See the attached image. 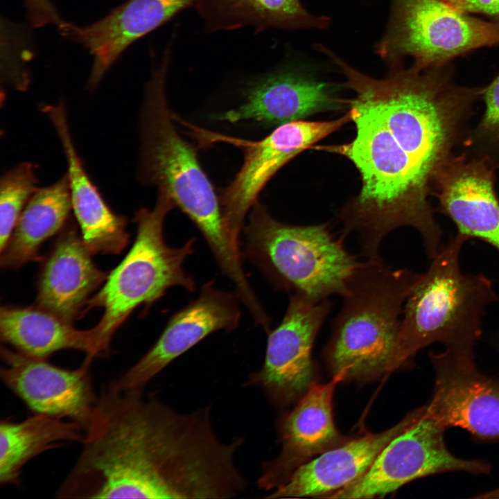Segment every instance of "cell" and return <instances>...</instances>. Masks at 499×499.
Returning <instances> with one entry per match:
<instances>
[{
    "label": "cell",
    "mask_w": 499,
    "mask_h": 499,
    "mask_svg": "<svg viewBox=\"0 0 499 499\" xmlns=\"http://www.w3.org/2000/svg\"><path fill=\"white\" fill-rule=\"evenodd\" d=\"M60 498L224 499L236 493L241 446L222 441L210 405L179 412L143 389H101Z\"/></svg>",
    "instance_id": "1"
},
{
    "label": "cell",
    "mask_w": 499,
    "mask_h": 499,
    "mask_svg": "<svg viewBox=\"0 0 499 499\" xmlns=\"http://www.w3.org/2000/svg\"><path fill=\"white\" fill-rule=\"evenodd\" d=\"M356 134L349 143L313 147L342 155L358 170L360 191L342 207V238L356 233L362 254L376 259L385 236L403 227L420 235L428 257L442 247L441 230L428 200L432 177L396 141L378 117L350 104Z\"/></svg>",
    "instance_id": "2"
},
{
    "label": "cell",
    "mask_w": 499,
    "mask_h": 499,
    "mask_svg": "<svg viewBox=\"0 0 499 499\" xmlns=\"http://www.w3.org/2000/svg\"><path fill=\"white\" fill-rule=\"evenodd\" d=\"M421 274L380 258L360 262L324 349L333 376L366 382L392 372L404 304Z\"/></svg>",
    "instance_id": "3"
},
{
    "label": "cell",
    "mask_w": 499,
    "mask_h": 499,
    "mask_svg": "<svg viewBox=\"0 0 499 499\" xmlns=\"http://www.w3.org/2000/svg\"><path fill=\"white\" fill-rule=\"evenodd\" d=\"M168 55L147 82L141 112L139 177L165 191L194 223L217 263L238 261L239 246L225 225L219 198L193 146L178 133L166 94Z\"/></svg>",
    "instance_id": "4"
},
{
    "label": "cell",
    "mask_w": 499,
    "mask_h": 499,
    "mask_svg": "<svg viewBox=\"0 0 499 499\" xmlns=\"http://www.w3.org/2000/svg\"><path fill=\"white\" fill-rule=\"evenodd\" d=\"M466 240L457 234L442 245L408 295L392 371L436 342L445 350L474 353L485 310L498 297L487 277L462 271Z\"/></svg>",
    "instance_id": "5"
},
{
    "label": "cell",
    "mask_w": 499,
    "mask_h": 499,
    "mask_svg": "<svg viewBox=\"0 0 499 499\" xmlns=\"http://www.w3.org/2000/svg\"><path fill=\"white\" fill-rule=\"evenodd\" d=\"M243 259L277 290L319 302L343 297L360 261L335 238L327 224L290 225L256 202L242 231Z\"/></svg>",
    "instance_id": "6"
},
{
    "label": "cell",
    "mask_w": 499,
    "mask_h": 499,
    "mask_svg": "<svg viewBox=\"0 0 499 499\" xmlns=\"http://www.w3.org/2000/svg\"><path fill=\"white\" fill-rule=\"evenodd\" d=\"M175 206L165 191L158 190L155 207L136 212L132 247L89 299L85 312L96 307L103 309L99 322L91 329L100 356L110 351L114 334L137 307L149 308L173 287L195 290L196 282L184 263L194 252L196 238L171 247L164 236L166 217Z\"/></svg>",
    "instance_id": "7"
},
{
    "label": "cell",
    "mask_w": 499,
    "mask_h": 499,
    "mask_svg": "<svg viewBox=\"0 0 499 499\" xmlns=\"http://www.w3.org/2000/svg\"><path fill=\"white\" fill-rule=\"evenodd\" d=\"M390 3L386 29L375 45L389 69L402 67L408 57L425 68L499 44V22L471 17L442 0H390Z\"/></svg>",
    "instance_id": "8"
},
{
    "label": "cell",
    "mask_w": 499,
    "mask_h": 499,
    "mask_svg": "<svg viewBox=\"0 0 499 499\" xmlns=\"http://www.w3.org/2000/svg\"><path fill=\"white\" fill-rule=\"evenodd\" d=\"M412 412L406 428L383 448L365 474L324 498H381L414 480L436 474L490 472L487 462L460 458L450 452L444 438L446 428L426 404Z\"/></svg>",
    "instance_id": "9"
},
{
    "label": "cell",
    "mask_w": 499,
    "mask_h": 499,
    "mask_svg": "<svg viewBox=\"0 0 499 499\" xmlns=\"http://www.w3.org/2000/svg\"><path fill=\"white\" fill-rule=\"evenodd\" d=\"M351 121L348 112L333 121H292L278 125L267 137L258 141L223 135L186 124L191 133L202 141L228 143L243 152L241 168L219 197L225 225L238 245H241L240 236L246 216L272 177L298 154Z\"/></svg>",
    "instance_id": "10"
},
{
    "label": "cell",
    "mask_w": 499,
    "mask_h": 499,
    "mask_svg": "<svg viewBox=\"0 0 499 499\" xmlns=\"http://www.w3.org/2000/svg\"><path fill=\"white\" fill-rule=\"evenodd\" d=\"M331 307L329 299L314 302L290 294L281 321L267 333L263 364L245 385L260 388L279 407L299 399L314 382L313 347Z\"/></svg>",
    "instance_id": "11"
},
{
    "label": "cell",
    "mask_w": 499,
    "mask_h": 499,
    "mask_svg": "<svg viewBox=\"0 0 499 499\" xmlns=\"http://www.w3.org/2000/svg\"><path fill=\"white\" fill-rule=\"evenodd\" d=\"M435 373L431 414L446 429L462 428L477 440L499 441V377L480 372L474 353H429Z\"/></svg>",
    "instance_id": "12"
},
{
    "label": "cell",
    "mask_w": 499,
    "mask_h": 499,
    "mask_svg": "<svg viewBox=\"0 0 499 499\" xmlns=\"http://www.w3.org/2000/svg\"><path fill=\"white\" fill-rule=\"evenodd\" d=\"M240 300L234 292L204 283L198 297L168 319L154 344L131 367L110 383L118 389H141L170 362L213 333L238 327Z\"/></svg>",
    "instance_id": "13"
},
{
    "label": "cell",
    "mask_w": 499,
    "mask_h": 499,
    "mask_svg": "<svg viewBox=\"0 0 499 499\" xmlns=\"http://www.w3.org/2000/svg\"><path fill=\"white\" fill-rule=\"evenodd\" d=\"M1 355L6 365L1 380L33 414L67 418L84 430L98 396L90 376L93 358L86 357L78 368L67 369L3 345Z\"/></svg>",
    "instance_id": "14"
},
{
    "label": "cell",
    "mask_w": 499,
    "mask_h": 499,
    "mask_svg": "<svg viewBox=\"0 0 499 499\" xmlns=\"http://www.w3.org/2000/svg\"><path fill=\"white\" fill-rule=\"evenodd\" d=\"M342 380L339 374L328 383L313 382L295 407L281 417L277 424L281 451L262 465L257 480L261 489H275L315 455L349 439L338 430L333 414L334 391Z\"/></svg>",
    "instance_id": "15"
},
{
    "label": "cell",
    "mask_w": 499,
    "mask_h": 499,
    "mask_svg": "<svg viewBox=\"0 0 499 499\" xmlns=\"http://www.w3.org/2000/svg\"><path fill=\"white\" fill-rule=\"evenodd\" d=\"M496 167L486 156L467 151L454 155L438 173L432 195L438 211L448 216L457 234L483 241L499 251V200Z\"/></svg>",
    "instance_id": "16"
},
{
    "label": "cell",
    "mask_w": 499,
    "mask_h": 499,
    "mask_svg": "<svg viewBox=\"0 0 499 499\" xmlns=\"http://www.w3.org/2000/svg\"><path fill=\"white\" fill-rule=\"evenodd\" d=\"M345 104L348 100L335 98L327 82L287 67L254 80L244 91L243 103L216 118L232 123L280 125Z\"/></svg>",
    "instance_id": "17"
},
{
    "label": "cell",
    "mask_w": 499,
    "mask_h": 499,
    "mask_svg": "<svg viewBox=\"0 0 499 499\" xmlns=\"http://www.w3.org/2000/svg\"><path fill=\"white\" fill-rule=\"evenodd\" d=\"M195 1L128 0L95 22L82 26L66 22L59 30L91 55L87 84L92 89L126 49Z\"/></svg>",
    "instance_id": "18"
},
{
    "label": "cell",
    "mask_w": 499,
    "mask_h": 499,
    "mask_svg": "<svg viewBox=\"0 0 499 499\" xmlns=\"http://www.w3.org/2000/svg\"><path fill=\"white\" fill-rule=\"evenodd\" d=\"M77 225L68 221L44 258L35 305L73 323L109 272L93 261Z\"/></svg>",
    "instance_id": "19"
},
{
    "label": "cell",
    "mask_w": 499,
    "mask_h": 499,
    "mask_svg": "<svg viewBox=\"0 0 499 499\" xmlns=\"http://www.w3.org/2000/svg\"><path fill=\"white\" fill-rule=\"evenodd\" d=\"M60 141L67 164L72 210L82 240L93 254H119L127 246L130 234L125 217L107 206L88 176L71 134L63 101L42 107Z\"/></svg>",
    "instance_id": "20"
},
{
    "label": "cell",
    "mask_w": 499,
    "mask_h": 499,
    "mask_svg": "<svg viewBox=\"0 0 499 499\" xmlns=\"http://www.w3.org/2000/svg\"><path fill=\"white\" fill-rule=\"evenodd\" d=\"M412 411L392 428L367 433L330 449L295 470L266 498L325 496L351 484L370 468L383 448L410 423Z\"/></svg>",
    "instance_id": "21"
},
{
    "label": "cell",
    "mask_w": 499,
    "mask_h": 499,
    "mask_svg": "<svg viewBox=\"0 0 499 499\" xmlns=\"http://www.w3.org/2000/svg\"><path fill=\"white\" fill-rule=\"evenodd\" d=\"M0 336L15 351L32 358L48 359L66 349L83 351L93 359L99 356L91 329H78L36 305L2 306Z\"/></svg>",
    "instance_id": "22"
},
{
    "label": "cell",
    "mask_w": 499,
    "mask_h": 499,
    "mask_svg": "<svg viewBox=\"0 0 499 499\" xmlns=\"http://www.w3.org/2000/svg\"><path fill=\"white\" fill-rule=\"evenodd\" d=\"M71 209L67 174L51 185L38 188L1 251V266L18 268L29 262L41 260V246L64 228Z\"/></svg>",
    "instance_id": "23"
},
{
    "label": "cell",
    "mask_w": 499,
    "mask_h": 499,
    "mask_svg": "<svg viewBox=\"0 0 499 499\" xmlns=\"http://www.w3.org/2000/svg\"><path fill=\"white\" fill-rule=\"evenodd\" d=\"M82 427L71 420L34 414L0 423V483L17 486L23 467L33 458L65 441H82Z\"/></svg>",
    "instance_id": "24"
},
{
    "label": "cell",
    "mask_w": 499,
    "mask_h": 499,
    "mask_svg": "<svg viewBox=\"0 0 499 499\" xmlns=\"http://www.w3.org/2000/svg\"><path fill=\"white\" fill-rule=\"evenodd\" d=\"M211 29H234L250 25L257 29L328 28L330 19L310 13L301 0H198Z\"/></svg>",
    "instance_id": "25"
},
{
    "label": "cell",
    "mask_w": 499,
    "mask_h": 499,
    "mask_svg": "<svg viewBox=\"0 0 499 499\" xmlns=\"http://www.w3.org/2000/svg\"><path fill=\"white\" fill-rule=\"evenodd\" d=\"M34 166L23 162L6 172L0 180V251L9 238L28 200L38 189Z\"/></svg>",
    "instance_id": "26"
},
{
    "label": "cell",
    "mask_w": 499,
    "mask_h": 499,
    "mask_svg": "<svg viewBox=\"0 0 499 499\" xmlns=\"http://www.w3.org/2000/svg\"><path fill=\"white\" fill-rule=\"evenodd\" d=\"M485 111L477 127L468 133L464 144L471 154L486 156L499 167V76L483 88Z\"/></svg>",
    "instance_id": "27"
},
{
    "label": "cell",
    "mask_w": 499,
    "mask_h": 499,
    "mask_svg": "<svg viewBox=\"0 0 499 499\" xmlns=\"http://www.w3.org/2000/svg\"><path fill=\"white\" fill-rule=\"evenodd\" d=\"M26 17L33 28L47 25L57 26L59 28L65 23L51 0H24Z\"/></svg>",
    "instance_id": "28"
},
{
    "label": "cell",
    "mask_w": 499,
    "mask_h": 499,
    "mask_svg": "<svg viewBox=\"0 0 499 499\" xmlns=\"http://www.w3.org/2000/svg\"><path fill=\"white\" fill-rule=\"evenodd\" d=\"M453 8L466 14H482L499 22V0H442Z\"/></svg>",
    "instance_id": "29"
},
{
    "label": "cell",
    "mask_w": 499,
    "mask_h": 499,
    "mask_svg": "<svg viewBox=\"0 0 499 499\" xmlns=\"http://www.w3.org/2000/svg\"><path fill=\"white\" fill-rule=\"evenodd\" d=\"M478 499H499V487L483 492L473 497Z\"/></svg>",
    "instance_id": "30"
},
{
    "label": "cell",
    "mask_w": 499,
    "mask_h": 499,
    "mask_svg": "<svg viewBox=\"0 0 499 499\" xmlns=\"http://www.w3.org/2000/svg\"><path fill=\"white\" fill-rule=\"evenodd\" d=\"M497 348H498V350H499V340H498V344H497Z\"/></svg>",
    "instance_id": "31"
}]
</instances>
